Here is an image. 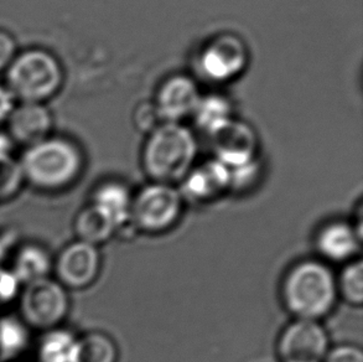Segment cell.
Segmentation results:
<instances>
[{
	"label": "cell",
	"instance_id": "ffe728a7",
	"mask_svg": "<svg viewBox=\"0 0 363 362\" xmlns=\"http://www.w3.org/2000/svg\"><path fill=\"white\" fill-rule=\"evenodd\" d=\"M192 117L195 118L197 127L210 137L233 118L231 103L220 94H208L201 97Z\"/></svg>",
	"mask_w": 363,
	"mask_h": 362
},
{
	"label": "cell",
	"instance_id": "ac0fdd59",
	"mask_svg": "<svg viewBox=\"0 0 363 362\" xmlns=\"http://www.w3.org/2000/svg\"><path fill=\"white\" fill-rule=\"evenodd\" d=\"M29 327L14 315L0 318V361L19 360L30 345Z\"/></svg>",
	"mask_w": 363,
	"mask_h": 362
},
{
	"label": "cell",
	"instance_id": "4fadbf2b",
	"mask_svg": "<svg viewBox=\"0 0 363 362\" xmlns=\"http://www.w3.org/2000/svg\"><path fill=\"white\" fill-rule=\"evenodd\" d=\"M362 245V230L345 221L329 222L315 237V247L325 260L349 263L359 255Z\"/></svg>",
	"mask_w": 363,
	"mask_h": 362
},
{
	"label": "cell",
	"instance_id": "83f0119b",
	"mask_svg": "<svg viewBox=\"0 0 363 362\" xmlns=\"http://www.w3.org/2000/svg\"><path fill=\"white\" fill-rule=\"evenodd\" d=\"M15 98L9 89L0 86V122L8 119L14 109Z\"/></svg>",
	"mask_w": 363,
	"mask_h": 362
},
{
	"label": "cell",
	"instance_id": "f546056e",
	"mask_svg": "<svg viewBox=\"0 0 363 362\" xmlns=\"http://www.w3.org/2000/svg\"><path fill=\"white\" fill-rule=\"evenodd\" d=\"M10 141L4 136H0V154H9Z\"/></svg>",
	"mask_w": 363,
	"mask_h": 362
},
{
	"label": "cell",
	"instance_id": "7402d4cb",
	"mask_svg": "<svg viewBox=\"0 0 363 362\" xmlns=\"http://www.w3.org/2000/svg\"><path fill=\"white\" fill-rule=\"evenodd\" d=\"M337 294L346 303L359 307L363 303V263L354 260L345 265L339 277H336Z\"/></svg>",
	"mask_w": 363,
	"mask_h": 362
},
{
	"label": "cell",
	"instance_id": "44dd1931",
	"mask_svg": "<svg viewBox=\"0 0 363 362\" xmlns=\"http://www.w3.org/2000/svg\"><path fill=\"white\" fill-rule=\"evenodd\" d=\"M77 338L69 330L55 328L48 330L38 345V361L71 362Z\"/></svg>",
	"mask_w": 363,
	"mask_h": 362
},
{
	"label": "cell",
	"instance_id": "52a82bcc",
	"mask_svg": "<svg viewBox=\"0 0 363 362\" xmlns=\"http://www.w3.org/2000/svg\"><path fill=\"white\" fill-rule=\"evenodd\" d=\"M329 335L320 322L295 319L280 334L277 351L280 362H324Z\"/></svg>",
	"mask_w": 363,
	"mask_h": 362
},
{
	"label": "cell",
	"instance_id": "6da1fadb",
	"mask_svg": "<svg viewBox=\"0 0 363 362\" xmlns=\"http://www.w3.org/2000/svg\"><path fill=\"white\" fill-rule=\"evenodd\" d=\"M337 298L336 275L321 260H301L281 283L284 307L298 320L320 322L331 313Z\"/></svg>",
	"mask_w": 363,
	"mask_h": 362
},
{
	"label": "cell",
	"instance_id": "5bb4252c",
	"mask_svg": "<svg viewBox=\"0 0 363 362\" xmlns=\"http://www.w3.org/2000/svg\"><path fill=\"white\" fill-rule=\"evenodd\" d=\"M8 119L13 139L29 147L45 141L52 126L50 112L41 103H23Z\"/></svg>",
	"mask_w": 363,
	"mask_h": 362
},
{
	"label": "cell",
	"instance_id": "cb8c5ba5",
	"mask_svg": "<svg viewBox=\"0 0 363 362\" xmlns=\"http://www.w3.org/2000/svg\"><path fill=\"white\" fill-rule=\"evenodd\" d=\"M134 122L139 131L142 132L152 133L154 129H157L162 124V119L160 114L157 112L155 103L145 102L138 106L135 112H134Z\"/></svg>",
	"mask_w": 363,
	"mask_h": 362
},
{
	"label": "cell",
	"instance_id": "8992f818",
	"mask_svg": "<svg viewBox=\"0 0 363 362\" xmlns=\"http://www.w3.org/2000/svg\"><path fill=\"white\" fill-rule=\"evenodd\" d=\"M69 300L66 288L57 280L40 279L20 290V313L29 328H57L67 315Z\"/></svg>",
	"mask_w": 363,
	"mask_h": 362
},
{
	"label": "cell",
	"instance_id": "ba28073f",
	"mask_svg": "<svg viewBox=\"0 0 363 362\" xmlns=\"http://www.w3.org/2000/svg\"><path fill=\"white\" fill-rule=\"evenodd\" d=\"M248 51L245 43L232 34L217 35L202 49L199 65L202 75L217 84L230 82L245 71Z\"/></svg>",
	"mask_w": 363,
	"mask_h": 362
},
{
	"label": "cell",
	"instance_id": "e0dca14e",
	"mask_svg": "<svg viewBox=\"0 0 363 362\" xmlns=\"http://www.w3.org/2000/svg\"><path fill=\"white\" fill-rule=\"evenodd\" d=\"M54 263L49 252L39 245H25L14 255L11 272L21 285L49 278Z\"/></svg>",
	"mask_w": 363,
	"mask_h": 362
},
{
	"label": "cell",
	"instance_id": "d4e9b609",
	"mask_svg": "<svg viewBox=\"0 0 363 362\" xmlns=\"http://www.w3.org/2000/svg\"><path fill=\"white\" fill-rule=\"evenodd\" d=\"M21 284L13 272L0 267V309L11 303L20 293Z\"/></svg>",
	"mask_w": 363,
	"mask_h": 362
},
{
	"label": "cell",
	"instance_id": "7a4b0ae2",
	"mask_svg": "<svg viewBox=\"0 0 363 362\" xmlns=\"http://www.w3.org/2000/svg\"><path fill=\"white\" fill-rule=\"evenodd\" d=\"M197 143L182 123L164 122L147 134L142 153L144 172L152 182L180 184L194 168Z\"/></svg>",
	"mask_w": 363,
	"mask_h": 362
},
{
	"label": "cell",
	"instance_id": "484cf974",
	"mask_svg": "<svg viewBox=\"0 0 363 362\" xmlns=\"http://www.w3.org/2000/svg\"><path fill=\"white\" fill-rule=\"evenodd\" d=\"M324 362H363L361 349L354 345H339L330 349Z\"/></svg>",
	"mask_w": 363,
	"mask_h": 362
},
{
	"label": "cell",
	"instance_id": "4dcf8cb0",
	"mask_svg": "<svg viewBox=\"0 0 363 362\" xmlns=\"http://www.w3.org/2000/svg\"><path fill=\"white\" fill-rule=\"evenodd\" d=\"M0 362H20L19 360H11V361H0Z\"/></svg>",
	"mask_w": 363,
	"mask_h": 362
},
{
	"label": "cell",
	"instance_id": "277c9868",
	"mask_svg": "<svg viewBox=\"0 0 363 362\" xmlns=\"http://www.w3.org/2000/svg\"><path fill=\"white\" fill-rule=\"evenodd\" d=\"M62 79L59 61L43 50L19 55L8 70V89L23 103H41L54 96Z\"/></svg>",
	"mask_w": 363,
	"mask_h": 362
},
{
	"label": "cell",
	"instance_id": "f1b7e54d",
	"mask_svg": "<svg viewBox=\"0 0 363 362\" xmlns=\"http://www.w3.org/2000/svg\"><path fill=\"white\" fill-rule=\"evenodd\" d=\"M16 242V235L13 231H4L0 232V267L5 258L11 253L13 247Z\"/></svg>",
	"mask_w": 363,
	"mask_h": 362
},
{
	"label": "cell",
	"instance_id": "4316f807",
	"mask_svg": "<svg viewBox=\"0 0 363 362\" xmlns=\"http://www.w3.org/2000/svg\"><path fill=\"white\" fill-rule=\"evenodd\" d=\"M15 41L8 33L0 31V71L15 59Z\"/></svg>",
	"mask_w": 363,
	"mask_h": 362
},
{
	"label": "cell",
	"instance_id": "d6986e66",
	"mask_svg": "<svg viewBox=\"0 0 363 362\" xmlns=\"http://www.w3.org/2000/svg\"><path fill=\"white\" fill-rule=\"evenodd\" d=\"M118 349L108 335L99 331L77 338L71 362H117Z\"/></svg>",
	"mask_w": 363,
	"mask_h": 362
},
{
	"label": "cell",
	"instance_id": "9a60e30c",
	"mask_svg": "<svg viewBox=\"0 0 363 362\" xmlns=\"http://www.w3.org/2000/svg\"><path fill=\"white\" fill-rule=\"evenodd\" d=\"M92 204L101 207L113 220L114 225L117 226V234L134 232L132 227L133 195L124 184L108 181L99 185L92 195Z\"/></svg>",
	"mask_w": 363,
	"mask_h": 362
},
{
	"label": "cell",
	"instance_id": "3957f363",
	"mask_svg": "<svg viewBox=\"0 0 363 362\" xmlns=\"http://www.w3.org/2000/svg\"><path fill=\"white\" fill-rule=\"evenodd\" d=\"M19 163L25 180L40 189L55 190L79 177L84 159L74 143L46 138L29 147Z\"/></svg>",
	"mask_w": 363,
	"mask_h": 362
},
{
	"label": "cell",
	"instance_id": "9c48e42d",
	"mask_svg": "<svg viewBox=\"0 0 363 362\" xmlns=\"http://www.w3.org/2000/svg\"><path fill=\"white\" fill-rule=\"evenodd\" d=\"M215 159L230 170L258 160V138L247 123L232 118L210 136Z\"/></svg>",
	"mask_w": 363,
	"mask_h": 362
},
{
	"label": "cell",
	"instance_id": "603a6c76",
	"mask_svg": "<svg viewBox=\"0 0 363 362\" xmlns=\"http://www.w3.org/2000/svg\"><path fill=\"white\" fill-rule=\"evenodd\" d=\"M20 163L10 154H0V200L14 196L24 182Z\"/></svg>",
	"mask_w": 363,
	"mask_h": 362
},
{
	"label": "cell",
	"instance_id": "30bf717a",
	"mask_svg": "<svg viewBox=\"0 0 363 362\" xmlns=\"http://www.w3.org/2000/svg\"><path fill=\"white\" fill-rule=\"evenodd\" d=\"M54 267L57 282L65 288H86L94 283L101 270L99 247L76 241L61 251Z\"/></svg>",
	"mask_w": 363,
	"mask_h": 362
},
{
	"label": "cell",
	"instance_id": "2e32d148",
	"mask_svg": "<svg viewBox=\"0 0 363 362\" xmlns=\"http://www.w3.org/2000/svg\"><path fill=\"white\" fill-rule=\"evenodd\" d=\"M74 231L79 241L99 247L117 234V226L101 207L91 202L79 211L74 221Z\"/></svg>",
	"mask_w": 363,
	"mask_h": 362
},
{
	"label": "cell",
	"instance_id": "8fae6325",
	"mask_svg": "<svg viewBox=\"0 0 363 362\" xmlns=\"http://www.w3.org/2000/svg\"><path fill=\"white\" fill-rule=\"evenodd\" d=\"M179 190L184 201L208 204L231 191V172L216 159L192 168L182 179Z\"/></svg>",
	"mask_w": 363,
	"mask_h": 362
},
{
	"label": "cell",
	"instance_id": "7c38bea8",
	"mask_svg": "<svg viewBox=\"0 0 363 362\" xmlns=\"http://www.w3.org/2000/svg\"><path fill=\"white\" fill-rule=\"evenodd\" d=\"M201 97L194 79L177 75L160 86L154 103L162 122L182 123L185 118L194 116Z\"/></svg>",
	"mask_w": 363,
	"mask_h": 362
},
{
	"label": "cell",
	"instance_id": "5b68a950",
	"mask_svg": "<svg viewBox=\"0 0 363 362\" xmlns=\"http://www.w3.org/2000/svg\"><path fill=\"white\" fill-rule=\"evenodd\" d=\"M184 197L175 185L152 182L133 195L134 232L159 235L177 225L184 209Z\"/></svg>",
	"mask_w": 363,
	"mask_h": 362
}]
</instances>
